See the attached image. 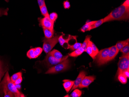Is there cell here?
Here are the masks:
<instances>
[{
  "label": "cell",
  "instance_id": "obj_1",
  "mask_svg": "<svg viewBox=\"0 0 129 97\" xmlns=\"http://www.w3.org/2000/svg\"><path fill=\"white\" fill-rule=\"evenodd\" d=\"M129 18V7L122 4L119 7L112 11L107 16L103 19V22L113 21L126 20Z\"/></svg>",
  "mask_w": 129,
  "mask_h": 97
},
{
  "label": "cell",
  "instance_id": "obj_2",
  "mask_svg": "<svg viewBox=\"0 0 129 97\" xmlns=\"http://www.w3.org/2000/svg\"><path fill=\"white\" fill-rule=\"evenodd\" d=\"M9 91L14 94L16 97H24V95L17 89L15 85L11 81L8 72L5 74L3 81L0 83V96H3V94Z\"/></svg>",
  "mask_w": 129,
  "mask_h": 97
},
{
  "label": "cell",
  "instance_id": "obj_3",
  "mask_svg": "<svg viewBox=\"0 0 129 97\" xmlns=\"http://www.w3.org/2000/svg\"><path fill=\"white\" fill-rule=\"evenodd\" d=\"M69 63V60L68 58H67L60 63L49 68V69L46 72V74H56L64 71L69 69L70 66Z\"/></svg>",
  "mask_w": 129,
  "mask_h": 97
},
{
  "label": "cell",
  "instance_id": "obj_4",
  "mask_svg": "<svg viewBox=\"0 0 129 97\" xmlns=\"http://www.w3.org/2000/svg\"><path fill=\"white\" fill-rule=\"evenodd\" d=\"M59 37V35H56L50 38H44L43 49L46 53H48L50 52L58 43Z\"/></svg>",
  "mask_w": 129,
  "mask_h": 97
},
{
  "label": "cell",
  "instance_id": "obj_5",
  "mask_svg": "<svg viewBox=\"0 0 129 97\" xmlns=\"http://www.w3.org/2000/svg\"><path fill=\"white\" fill-rule=\"evenodd\" d=\"M110 47L101 50L95 56V62L98 66H101L107 63V59Z\"/></svg>",
  "mask_w": 129,
  "mask_h": 97
},
{
  "label": "cell",
  "instance_id": "obj_6",
  "mask_svg": "<svg viewBox=\"0 0 129 97\" xmlns=\"http://www.w3.org/2000/svg\"><path fill=\"white\" fill-rule=\"evenodd\" d=\"M129 69V54L123 55L120 58L118 63L117 74L118 75L126 69Z\"/></svg>",
  "mask_w": 129,
  "mask_h": 97
},
{
  "label": "cell",
  "instance_id": "obj_7",
  "mask_svg": "<svg viewBox=\"0 0 129 97\" xmlns=\"http://www.w3.org/2000/svg\"><path fill=\"white\" fill-rule=\"evenodd\" d=\"M69 55L63 56V57L60 60H57L55 58L51 56L49 52L47 53V55L46 56L45 60H44V63H45L48 67H52L56 64H58L68 58Z\"/></svg>",
  "mask_w": 129,
  "mask_h": 97
},
{
  "label": "cell",
  "instance_id": "obj_8",
  "mask_svg": "<svg viewBox=\"0 0 129 97\" xmlns=\"http://www.w3.org/2000/svg\"><path fill=\"white\" fill-rule=\"evenodd\" d=\"M40 25L43 27L53 29L54 22L51 20L49 17H45L42 18H39Z\"/></svg>",
  "mask_w": 129,
  "mask_h": 97
},
{
  "label": "cell",
  "instance_id": "obj_9",
  "mask_svg": "<svg viewBox=\"0 0 129 97\" xmlns=\"http://www.w3.org/2000/svg\"><path fill=\"white\" fill-rule=\"evenodd\" d=\"M43 49L40 47L31 48L27 52V56L30 59H34L38 57L42 52Z\"/></svg>",
  "mask_w": 129,
  "mask_h": 97
},
{
  "label": "cell",
  "instance_id": "obj_10",
  "mask_svg": "<svg viewBox=\"0 0 129 97\" xmlns=\"http://www.w3.org/2000/svg\"><path fill=\"white\" fill-rule=\"evenodd\" d=\"M76 36H73L70 35H69L67 37H64L63 35H62L59 37L58 42L62 47L66 48L67 47V48L68 49L70 45L69 44V42L71 40L76 39Z\"/></svg>",
  "mask_w": 129,
  "mask_h": 97
},
{
  "label": "cell",
  "instance_id": "obj_11",
  "mask_svg": "<svg viewBox=\"0 0 129 97\" xmlns=\"http://www.w3.org/2000/svg\"><path fill=\"white\" fill-rule=\"evenodd\" d=\"M95 79L96 78L94 76H85L81 83L79 85L78 87L80 89L88 88L89 85L94 81Z\"/></svg>",
  "mask_w": 129,
  "mask_h": 97
},
{
  "label": "cell",
  "instance_id": "obj_12",
  "mask_svg": "<svg viewBox=\"0 0 129 97\" xmlns=\"http://www.w3.org/2000/svg\"><path fill=\"white\" fill-rule=\"evenodd\" d=\"M86 74L87 73L84 71H82L80 72L79 76H78L75 81H74V85L70 91H72V90H74L75 89L78 87L79 85L81 83L85 77L86 76Z\"/></svg>",
  "mask_w": 129,
  "mask_h": 97
},
{
  "label": "cell",
  "instance_id": "obj_13",
  "mask_svg": "<svg viewBox=\"0 0 129 97\" xmlns=\"http://www.w3.org/2000/svg\"><path fill=\"white\" fill-rule=\"evenodd\" d=\"M119 50L116 47V46L110 47L107 59V63L113 60L118 53Z\"/></svg>",
  "mask_w": 129,
  "mask_h": 97
},
{
  "label": "cell",
  "instance_id": "obj_14",
  "mask_svg": "<svg viewBox=\"0 0 129 97\" xmlns=\"http://www.w3.org/2000/svg\"><path fill=\"white\" fill-rule=\"evenodd\" d=\"M64 83H63V86L66 90L67 93L69 92L70 91L73 85H74V81H70L69 80H64L63 81Z\"/></svg>",
  "mask_w": 129,
  "mask_h": 97
},
{
  "label": "cell",
  "instance_id": "obj_15",
  "mask_svg": "<svg viewBox=\"0 0 129 97\" xmlns=\"http://www.w3.org/2000/svg\"><path fill=\"white\" fill-rule=\"evenodd\" d=\"M43 28L45 38H50L53 37L54 34V29L45 27Z\"/></svg>",
  "mask_w": 129,
  "mask_h": 97
},
{
  "label": "cell",
  "instance_id": "obj_16",
  "mask_svg": "<svg viewBox=\"0 0 129 97\" xmlns=\"http://www.w3.org/2000/svg\"><path fill=\"white\" fill-rule=\"evenodd\" d=\"M92 42L90 41L89 43L88 44L87 46V48H86V52L88 54H89L91 57L92 58L93 60H95V56L93 51L92 48Z\"/></svg>",
  "mask_w": 129,
  "mask_h": 97
},
{
  "label": "cell",
  "instance_id": "obj_17",
  "mask_svg": "<svg viewBox=\"0 0 129 97\" xmlns=\"http://www.w3.org/2000/svg\"><path fill=\"white\" fill-rule=\"evenodd\" d=\"M84 52H85L83 48L81 47L79 49L74 51V52L69 54V56H71V57H77L79 56L80 55Z\"/></svg>",
  "mask_w": 129,
  "mask_h": 97
},
{
  "label": "cell",
  "instance_id": "obj_18",
  "mask_svg": "<svg viewBox=\"0 0 129 97\" xmlns=\"http://www.w3.org/2000/svg\"><path fill=\"white\" fill-rule=\"evenodd\" d=\"M51 55L57 60H60L63 57V55L60 52L56 50H53L49 52Z\"/></svg>",
  "mask_w": 129,
  "mask_h": 97
},
{
  "label": "cell",
  "instance_id": "obj_19",
  "mask_svg": "<svg viewBox=\"0 0 129 97\" xmlns=\"http://www.w3.org/2000/svg\"><path fill=\"white\" fill-rule=\"evenodd\" d=\"M128 43H129V39H127L124 41L118 42L115 46L117 48L119 51Z\"/></svg>",
  "mask_w": 129,
  "mask_h": 97
},
{
  "label": "cell",
  "instance_id": "obj_20",
  "mask_svg": "<svg viewBox=\"0 0 129 97\" xmlns=\"http://www.w3.org/2000/svg\"><path fill=\"white\" fill-rule=\"evenodd\" d=\"M96 21H92L89 22H87L81 28V31L83 32L87 31H89L90 27L92 24L94 23Z\"/></svg>",
  "mask_w": 129,
  "mask_h": 97
},
{
  "label": "cell",
  "instance_id": "obj_21",
  "mask_svg": "<svg viewBox=\"0 0 129 97\" xmlns=\"http://www.w3.org/2000/svg\"><path fill=\"white\" fill-rule=\"evenodd\" d=\"M6 71V70L4 67L3 62L0 59V82L1 81V79L3 78Z\"/></svg>",
  "mask_w": 129,
  "mask_h": 97
},
{
  "label": "cell",
  "instance_id": "obj_22",
  "mask_svg": "<svg viewBox=\"0 0 129 97\" xmlns=\"http://www.w3.org/2000/svg\"><path fill=\"white\" fill-rule=\"evenodd\" d=\"M103 19H100L98 21H96L90 27L89 29V31H90L92 29H94L95 28H97L100 26L101 25H102L103 23Z\"/></svg>",
  "mask_w": 129,
  "mask_h": 97
},
{
  "label": "cell",
  "instance_id": "obj_23",
  "mask_svg": "<svg viewBox=\"0 0 129 97\" xmlns=\"http://www.w3.org/2000/svg\"><path fill=\"white\" fill-rule=\"evenodd\" d=\"M40 8L42 15L44 16V17H49V14L46 4Z\"/></svg>",
  "mask_w": 129,
  "mask_h": 97
},
{
  "label": "cell",
  "instance_id": "obj_24",
  "mask_svg": "<svg viewBox=\"0 0 129 97\" xmlns=\"http://www.w3.org/2000/svg\"><path fill=\"white\" fill-rule=\"evenodd\" d=\"M91 37V36H90V35H87V36H86L84 42L83 43H82V47L84 48L85 52H86L87 46L88 44L89 43V42L90 41Z\"/></svg>",
  "mask_w": 129,
  "mask_h": 97
},
{
  "label": "cell",
  "instance_id": "obj_25",
  "mask_svg": "<svg viewBox=\"0 0 129 97\" xmlns=\"http://www.w3.org/2000/svg\"><path fill=\"white\" fill-rule=\"evenodd\" d=\"M118 79L119 82L122 84H126L127 82V77L122 73H121L118 75Z\"/></svg>",
  "mask_w": 129,
  "mask_h": 97
},
{
  "label": "cell",
  "instance_id": "obj_26",
  "mask_svg": "<svg viewBox=\"0 0 129 97\" xmlns=\"http://www.w3.org/2000/svg\"><path fill=\"white\" fill-rule=\"evenodd\" d=\"M82 43L76 42L74 45H70L69 48L72 51H74L81 47H82Z\"/></svg>",
  "mask_w": 129,
  "mask_h": 97
},
{
  "label": "cell",
  "instance_id": "obj_27",
  "mask_svg": "<svg viewBox=\"0 0 129 97\" xmlns=\"http://www.w3.org/2000/svg\"><path fill=\"white\" fill-rule=\"evenodd\" d=\"M82 91L78 89H75L73 92L70 94V96L72 97H79L82 94Z\"/></svg>",
  "mask_w": 129,
  "mask_h": 97
},
{
  "label": "cell",
  "instance_id": "obj_28",
  "mask_svg": "<svg viewBox=\"0 0 129 97\" xmlns=\"http://www.w3.org/2000/svg\"><path fill=\"white\" fill-rule=\"evenodd\" d=\"M22 76V74L21 72H17L12 76L10 79H11V81L14 83L17 79H18L20 76Z\"/></svg>",
  "mask_w": 129,
  "mask_h": 97
},
{
  "label": "cell",
  "instance_id": "obj_29",
  "mask_svg": "<svg viewBox=\"0 0 129 97\" xmlns=\"http://www.w3.org/2000/svg\"><path fill=\"white\" fill-rule=\"evenodd\" d=\"M121 52L123 53V55L129 54V43L126 45L121 50Z\"/></svg>",
  "mask_w": 129,
  "mask_h": 97
},
{
  "label": "cell",
  "instance_id": "obj_30",
  "mask_svg": "<svg viewBox=\"0 0 129 97\" xmlns=\"http://www.w3.org/2000/svg\"><path fill=\"white\" fill-rule=\"evenodd\" d=\"M49 18L51 20L55 22L58 18V14L56 13H51L50 14H49Z\"/></svg>",
  "mask_w": 129,
  "mask_h": 97
},
{
  "label": "cell",
  "instance_id": "obj_31",
  "mask_svg": "<svg viewBox=\"0 0 129 97\" xmlns=\"http://www.w3.org/2000/svg\"><path fill=\"white\" fill-rule=\"evenodd\" d=\"M9 11V8L4 9L3 8L0 9V17L3 16H7L8 15V11Z\"/></svg>",
  "mask_w": 129,
  "mask_h": 97
},
{
  "label": "cell",
  "instance_id": "obj_32",
  "mask_svg": "<svg viewBox=\"0 0 129 97\" xmlns=\"http://www.w3.org/2000/svg\"><path fill=\"white\" fill-rule=\"evenodd\" d=\"M91 45H92V48L93 51L95 56H96V55L98 53L99 50L95 46V45L92 42Z\"/></svg>",
  "mask_w": 129,
  "mask_h": 97
},
{
  "label": "cell",
  "instance_id": "obj_33",
  "mask_svg": "<svg viewBox=\"0 0 129 97\" xmlns=\"http://www.w3.org/2000/svg\"><path fill=\"white\" fill-rule=\"evenodd\" d=\"M63 7L66 9H69L70 8V3H69L68 0H66V1H64Z\"/></svg>",
  "mask_w": 129,
  "mask_h": 97
},
{
  "label": "cell",
  "instance_id": "obj_34",
  "mask_svg": "<svg viewBox=\"0 0 129 97\" xmlns=\"http://www.w3.org/2000/svg\"><path fill=\"white\" fill-rule=\"evenodd\" d=\"M37 1L40 8L46 4L45 3V0H37Z\"/></svg>",
  "mask_w": 129,
  "mask_h": 97
},
{
  "label": "cell",
  "instance_id": "obj_35",
  "mask_svg": "<svg viewBox=\"0 0 129 97\" xmlns=\"http://www.w3.org/2000/svg\"><path fill=\"white\" fill-rule=\"evenodd\" d=\"M121 73H122L123 75H124L127 78H129V69H126L124 70Z\"/></svg>",
  "mask_w": 129,
  "mask_h": 97
},
{
  "label": "cell",
  "instance_id": "obj_36",
  "mask_svg": "<svg viewBox=\"0 0 129 97\" xmlns=\"http://www.w3.org/2000/svg\"><path fill=\"white\" fill-rule=\"evenodd\" d=\"M22 81V76H20L18 79L16 81L14 82V84L15 85L19 84L21 83Z\"/></svg>",
  "mask_w": 129,
  "mask_h": 97
},
{
  "label": "cell",
  "instance_id": "obj_37",
  "mask_svg": "<svg viewBox=\"0 0 129 97\" xmlns=\"http://www.w3.org/2000/svg\"><path fill=\"white\" fill-rule=\"evenodd\" d=\"M123 5H124V6L126 7H129V0H126L123 4Z\"/></svg>",
  "mask_w": 129,
  "mask_h": 97
},
{
  "label": "cell",
  "instance_id": "obj_38",
  "mask_svg": "<svg viewBox=\"0 0 129 97\" xmlns=\"http://www.w3.org/2000/svg\"><path fill=\"white\" fill-rule=\"evenodd\" d=\"M15 86H16V87L17 89L18 90H19L21 88V85L20 84L15 85Z\"/></svg>",
  "mask_w": 129,
  "mask_h": 97
},
{
  "label": "cell",
  "instance_id": "obj_39",
  "mask_svg": "<svg viewBox=\"0 0 129 97\" xmlns=\"http://www.w3.org/2000/svg\"><path fill=\"white\" fill-rule=\"evenodd\" d=\"M9 0H5V1H6V2H9Z\"/></svg>",
  "mask_w": 129,
  "mask_h": 97
}]
</instances>
